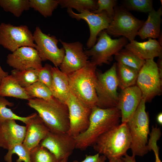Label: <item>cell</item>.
Listing matches in <instances>:
<instances>
[{
  "instance_id": "1f68e13d",
  "label": "cell",
  "mask_w": 162,
  "mask_h": 162,
  "mask_svg": "<svg viewBox=\"0 0 162 162\" xmlns=\"http://www.w3.org/2000/svg\"><path fill=\"white\" fill-rule=\"evenodd\" d=\"M30 162H58L59 161L52 153L40 145L30 151Z\"/></svg>"
},
{
  "instance_id": "d4e9b609",
  "label": "cell",
  "mask_w": 162,
  "mask_h": 162,
  "mask_svg": "<svg viewBox=\"0 0 162 162\" xmlns=\"http://www.w3.org/2000/svg\"><path fill=\"white\" fill-rule=\"evenodd\" d=\"M114 56L117 62L133 68L139 72L145 62V60L125 48L122 49Z\"/></svg>"
},
{
  "instance_id": "83f0119b",
  "label": "cell",
  "mask_w": 162,
  "mask_h": 162,
  "mask_svg": "<svg viewBox=\"0 0 162 162\" xmlns=\"http://www.w3.org/2000/svg\"><path fill=\"white\" fill-rule=\"evenodd\" d=\"M0 6L4 11L11 13L16 17L30 8L28 0H0Z\"/></svg>"
},
{
  "instance_id": "e575fe53",
  "label": "cell",
  "mask_w": 162,
  "mask_h": 162,
  "mask_svg": "<svg viewBox=\"0 0 162 162\" xmlns=\"http://www.w3.org/2000/svg\"><path fill=\"white\" fill-rule=\"evenodd\" d=\"M117 2L116 0H98L97 9L92 12L99 13L105 11L112 20L114 15V8L117 5Z\"/></svg>"
},
{
  "instance_id": "7a4b0ae2",
  "label": "cell",
  "mask_w": 162,
  "mask_h": 162,
  "mask_svg": "<svg viewBox=\"0 0 162 162\" xmlns=\"http://www.w3.org/2000/svg\"><path fill=\"white\" fill-rule=\"evenodd\" d=\"M28 105L36 110L50 132L67 133L69 127V112L66 105L53 97L44 100L32 98Z\"/></svg>"
},
{
  "instance_id": "603a6c76",
  "label": "cell",
  "mask_w": 162,
  "mask_h": 162,
  "mask_svg": "<svg viewBox=\"0 0 162 162\" xmlns=\"http://www.w3.org/2000/svg\"><path fill=\"white\" fill-rule=\"evenodd\" d=\"M0 96L28 100L32 98L11 75H8L2 80L0 85Z\"/></svg>"
},
{
  "instance_id": "ab89813d",
  "label": "cell",
  "mask_w": 162,
  "mask_h": 162,
  "mask_svg": "<svg viewBox=\"0 0 162 162\" xmlns=\"http://www.w3.org/2000/svg\"><path fill=\"white\" fill-rule=\"evenodd\" d=\"M108 159L109 162H125L123 157L112 158Z\"/></svg>"
},
{
  "instance_id": "f35d334b",
  "label": "cell",
  "mask_w": 162,
  "mask_h": 162,
  "mask_svg": "<svg viewBox=\"0 0 162 162\" xmlns=\"http://www.w3.org/2000/svg\"><path fill=\"white\" fill-rule=\"evenodd\" d=\"M8 75V73L3 70L0 65V85L3 79Z\"/></svg>"
},
{
  "instance_id": "4fadbf2b",
  "label": "cell",
  "mask_w": 162,
  "mask_h": 162,
  "mask_svg": "<svg viewBox=\"0 0 162 162\" xmlns=\"http://www.w3.org/2000/svg\"><path fill=\"white\" fill-rule=\"evenodd\" d=\"M67 12L72 18L77 20H84L88 24L90 32V36L86 44L88 49L91 48L95 45L99 33L106 29L112 20L105 11L95 13L86 10L77 14L74 12L72 9L68 8Z\"/></svg>"
},
{
  "instance_id": "7402d4cb",
  "label": "cell",
  "mask_w": 162,
  "mask_h": 162,
  "mask_svg": "<svg viewBox=\"0 0 162 162\" xmlns=\"http://www.w3.org/2000/svg\"><path fill=\"white\" fill-rule=\"evenodd\" d=\"M52 80L50 89L53 96L64 103L70 93L68 75L58 67H52Z\"/></svg>"
},
{
  "instance_id": "9a60e30c",
  "label": "cell",
  "mask_w": 162,
  "mask_h": 162,
  "mask_svg": "<svg viewBox=\"0 0 162 162\" xmlns=\"http://www.w3.org/2000/svg\"><path fill=\"white\" fill-rule=\"evenodd\" d=\"M65 50V55L59 67L60 70L68 74L84 67L88 57L83 50L82 44L79 41L67 43L60 39Z\"/></svg>"
},
{
  "instance_id": "484cf974",
  "label": "cell",
  "mask_w": 162,
  "mask_h": 162,
  "mask_svg": "<svg viewBox=\"0 0 162 162\" xmlns=\"http://www.w3.org/2000/svg\"><path fill=\"white\" fill-rule=\"evenodd\" d=\"M58 4L62 8H74L79 13L86 10L91 12L97 10V0H58Z\"/></svg>"
},
{
  "instance_id": "8fae6325",
  "label": "cell",
  "mask_w": 162,
  "mask_h": 162,
  "mask_svg": "<svg viewBox=\"0 0 162 162\" xmlns=\"http://www.w3.org/2000/svg\"><path fill=\"white\" fill-rule=\"evenodd\" d=\"M65 104L68 108L70 122L67 133L75 137L88 127L92 109L70 93Z\"/></svg>"
},
{
  "instance_id": "2e32d148",
  "label": "cell",
  "mask_w": 162,
  "mask_h": 162,
  "mask_svg": "<svg viewBox=\"0 0 162 162\" xmlns=\"http://www.w3.org/2000/svg\"><path fill=\"white\" fill-rule=\"evenodd\" d=\"M6 62L14 69L19 70L31 68L39 69L43 67L38 51L30 46L20 47L8 54Z\"/></svg>"
},
{
  "instance_id": "5b68a950",
  "label": "cell",
  "mask_w": 162,
  "mask_h": 162,
  "mask_svg": "<svg viewBox=\"0 0 162 162\" xmlns=\"http://www.w3.org/2000/svg\"><path fill=\"white\" fill-rule=\"evenodd\" d=\"M145 99L142 98L131 118L127 123L131 138L130 148L132 155L142 157L148 151L147 148L149 134V118L146 111Z\"/></svg>"
},
{
  "instance_id": "9c48e42d",
  "label": "cell",
  "mask_w": 162,
  "mask_h": 162,
  "mask_svg": "<svg viewBox=\"0 0 162 162\" xmlns=\"http://www.w3.org/2000/svg\"><path fill=\"white\" fill-rule=\"evenodd\" d=\"M162 76L153 58L145 60L139 72L136 83L146 102L161 94Z\"/></svg>"
},
{
  "instance_id": "3957f363",
  "label": "cell",
  "mask_w": 162,
  "mask_h": 162,
  "mask_svg": "<svg viewBox=\"0 0 162 162\" xmlns=\"http://www.w3.org/2000/svg\"><path fill=\"white\" fill-rule=\"evenodd\" d=\"M96 65L88 62L84 67L68 74L70 92L91 109L97 106Z\"/></svg>"
},
{
  "instance_id": "ba28073f",
  "label": "cell",
  "mask_w": 162,
  "mask_h": 162,
  "mask_svg": "<svg viewBox=\"0 0 162 162\" xmlns=\"http://www.w3.org/2000/svg\"><path fill=\"white\" fill-rule=\"evenodd\" d=\"M114 15L105 31L109 35L122 36L129 42L134 40L144 21L140 20L122 6H116Z\"/></svg>"
},
{
  "instance_id": "d6a6232c",
  "label": "cell",
  "mask_w": 162,
  "mask_h": 162,
  "mask_svg": "<svg viewBox=\"0 0 162 162\" xmlns=\"http://www.w3.org/2000/svg\"><path fill=\"white\" fill-rule=\"evenodd\" d=\"M122 2V6L128 11L148 13L154 9L152 0H124Z\"/></svg>"
},
{
  "instance_id": "52a82bcc",
  "label": "cell",
  "mask_w": 162,
  "mask_h": 162,
  "mask_svg": "<svg viewBox=\"0 0 162 162\" xmlns=\"http://www.w3.org/2000/svg\"><path fill=\"white\" fill-rule=\"evenodd\" d=\"M98 36L96 43L84 51L88 57H91V63L96 66H101L103 64H110L112 60V56L128 43V40L123 37L112 39L105 30L100 32Z\"/></svg>"
},
{
  "instance_id": "4316f807",
  "label": "cell",
  "mask_w": 162,
  "mask_h": 162,
  "mask_svg": "<svg viewBox=\"0 0 162 162\" xmlns=\"http://www.w3.org/2000/svg\"><path fill=\"white\" fill-rule=\"evenodd\" d=\"M38 69L32 68L22 70L14 69L11 71V75L24 88L38 81Z\"/></svg>"
},
{
  "instance_id": "f546056e",
  "label": "cell",
  "mask_w": 162,
  "mask_h": 162,
  "mask_svg": "<svg viewBox=\"0 0 162 162\" xmlns=\"http://www.w3.org/2000/svg\"><path fill=\"white\" fill-rule=\"evenodd\" d=\"M24 88L32 98H35L48 100L53 97L50 89L44 84L38 81Z\"/></svg>"
},
{
  "instance_id": "277c9868",
  "label": "cell",
  "mask_w": 162,
  "mask_h": 162,
  "mask_svg": "<svg viewBox=\"0 0 162 162\" xmlns=\"http://www.w3.org/2000/svg\"><path fill=\"white\" fill-rule=\"evenodd\" d=\"M131 141L127 123H122L100 136L93 146L98 153L109 159L125 155Z\"/></svg>"
},
{
  "instance_id": "8992f818",
  "label": "cell",
  "mask_w": 162,
  "mask_h": 162,
  "mask_svg": "<svg viewBox=\"0 0 162 162\" xmlns=\"http://www.w3.org/2000/svg\"><path fill=\"white\" fill-rule=\"evenodd\" d=\"M116 63L102 73L96 70V92L97 97L96 106L102 109L117 107L118 104V86L116 72Z\"/></svg>"
},
{
  "instance_id": "8d00e7d4",
  "label": "cell",
  "mask_w": 162,
  "mask_h": 162,
  "mask_svg": "<svg viewBox=\"0 0 162 162\" xmlns=\"http://www.w3.org/2000/svg\"><path fill=\"white\" fill-rule=\"evenodd\" d=\"M106 158L104 156L98 153L94 155H86L85 158L81 162H106ZM72 162H79L74 160Z\"/></svg>"
},
{
  "instance_id": "7c38bea8",
  "label": "cell",
  "mask_w": 162,
  "mask_h": 162,
  "mask_svg": "<svg viewBox=\"0 0 162 162\" xmlns=\"http://www.w3.org/2000/svg\"><path fill=\"white\" fill-rule=\"evenodd\" d=\"M37 50L42 61L49 60L58 67L62 63L65 52L64 48H58V40L55 36L44 33L37 27L33 34Z\"/></svg>"
},
{
  "instance_id": "5bb4252c",
  "label": "cell",
  "mask_w": 162,
  "mask_h": 162,
  "mask_svg": "<svg viewBox=\"0 0 162 162\" xmlns=\"http://www.w3.org/2000/svg\"><path fill=\"white\" fill-rule=\"evenodd\" d=\"M39 145L47 148L59 161L68 158L76 148L74 137L67 133H55L50 132Z\"/></svg>"
},
{
  "instance_id": "e0dca14e",
  "label": "cell",
  "mask_w": 162,
  "mask_h": 162,
  "mask_svg": "<svg viewBox=\"0 0 162 162\" xmlns=\"http://www.w3.org/2000/svg\"><path fill=\"white\" fill-rule=\"evenodd\" d=\"M142 99L141 92L136 85L122 90L118 95L117 107L121 112L122 123H127L130 119Z\"/></svg>"
},
{
  "instance_id": "d590c367",
  "label": "cell",
  "mask_w": 162,
  "mask_h": 162,
  "mask_svg": "<svg viewBox=\"0 0 162 162\" xmlns=\"http://www.w3.org/2000/svg\"><path fill=\"white\" fill-rule=\"evenodd\" d=\"M52 66L47 63L44 67L38 69V81L42 83L50 89L51 88L52 80L51 73Z\"/></svg>"
},
{
  "instance_id": "7bdbcfd3",
  "label": "cell",
  "mask_w": 162,
  "mask_h": 162,
  "mask_svg": "<svg viewBox=\"0 0 162 162\" xmlns=\"http://www.w3.org/2000/svg\"><path fill=\"white\" fill-rule=\"evenodd\" d=\"M68 158H65L59 161L58 162H68Z\"/></svg>"
},
{
  "instance_id": "60d3db41",
  "label": "cell",
  "mask_w": 162,
  "mask_h": 162,
  "mask_svg": "<svg viewBox=\"0 0 162 162\" xmlns=\"http://www.w3.org/2000/svg\"><path fill=\"white\" fill-rule=\"evenodd\" d=\"M157 121L160 125L162 124V113L160 112L159 113L157 117Z\"/></svg>"
},
{
  "instance_id": "d6986e66",
  "label": "cell",
  "mask_w": 162,
  "mask_h": 162,
  "mask_svg": "<svg viewBox=\"0 0 162 162\" xmlns=\"http://www.w3.org/2000/svg\"><path fill=\"white\" fill-rule=\"evenodd\" d=\"M32 114L26 124V132L22 143L30 151L39 145L50 132L38 113Z\"/></svg>"
},
{
  "instance_id": "ffe728a7",
  "label": "cell",
  "mask_w": 162,
  "mask_h": 162,
  "mask_svg": "<svg viewBox=\"0 0 162 162\" xmlns=\"http://www.w3.org/2000/svg\"><path fill=\"white\" fill-rule=\"evenodd\" d=\"M125 48L145 60L162 57V47L155 39L148 38L143 42L135 40L128 43Z\"/></svg>"
},
{
  "instance_id": "836d02e7",
  "label": "cell",
  "mask_w": 162,
  "mask_h": 162,
  "mask_svg": "<svg viewBox=\"0 0 162 162\" xmlns=\"http://www.w3.org/2000/svg\"><path fill=\"white\" fill-rule=\"evenodd\" d=\"M14 154H16L19 158L16 162H30V150L23 143L16 144L8 150L4 157L6 162H12V156Z\"/></svg>"
},
{
  "instance_id": "30bf717a",
  "label": "cell",
  "mask_w": 162,
  "mask_h": 162,
  "mask_svg": "<svg viewBox=\"0 0 162 162\" xmlns=\"http://www.w3.org/2000/svg\"><path fill=\"white\" fill-rule=\"evenodd\" d=\"M33 34L26 25L15 26L10 24H0V45L14 52L22 46L36 48Z\"/></svg>"
},
{
  "instance_id": "74e56055",
  "label": "cell",
  "mask_w": 162,
  "mask_h": 162,
  "mask_svg": "<svg viewBox=\"0 0 162 162\" xmlns=\"http://www.w3.org/2000/svg\"><path fill=\"white\" fill-rule=\"evenodd\" d=\"M124 156L123 158L125 162H136L135 156L133 155L129 156L126 154Z\"/></svg>"
},
{
  "instance_id": "44dd1931",
  "label": "cell",
  "mask_w": 162,
  "mask_h": 162,
  "mask_svg": "<svg viewBox=\"0 0 162 162\" xmlns=\"http://www.w3.org/2000/svg\"><path fill=\"white\" fill-rule=\"evenodd\" d=\"M147 19L138 32L137 35L142 40L158 38L161 32L162 6L156 10L153 9L149 12Z\"/></svg>"
},
{
  "instance_id": "ac0fdd59",
  "label": "cell",
  "mask_w": 162,
  "mask_h": 162,
  "mask_svg": "<svg viewBox=\"0 0 162 162\" xmlns=\"http://www.w3.org/2000/svg\"><path fill=\"white\" fill-rule=\"evenodd\" d=\"M26 130V126L17 124L14 119L0 121V147L8 150L22 143Z\"/></svg>"
},
{
  "instance_id": "b9f144b4",
  "label": "cell",
  "mask_w": 162,
  "mask_h": 162,
  "mask_svg": "<svg viewBox=\"0 0 162 162\" xmlns=\"http://www.w3.org/2000/svg\"><path fill=\"white\" fill-rule=\"evenodd\" d=\"M158 40L159 44L162 46V32H161L160 34V35L158 38Z\"/></svg>"
},
{
  "instance_id": "cb8c5ba5",
  "label": "cell",
  "mask_w": 162,
  "mask_h": 162,
  "mask_svg": "<svg viewBox=\"0 0 162 162\" xmlns=\"http://www.w3.org/2000/svg\"><path fill=\"white\" fill-rule=\"evenodd\" d=\"M116 75L118 86L121 90L134 86L136 82L139 71L121 63H116Z\"/></svg>"
},
{
  "instance_id": "f1b7e54d",
  "label": "cell",
  "mask_w": 162,
  "mask_h": 162,
  "mask_svg": "<svg viewBox=\"0 0 162 162\" xmlns=\"http://www.w3.org/2000/svg\"><path fill=\"white\" fill-rule=\"evenodd\" d=\"M14 104L10 102L4 97L0 96V121H3L8 119H14L21 121L26 124L32 117V114L26 117H21L14 113L11 109L7 106L12 107Z\"/></svg>"
},
{
  "instance_id": "6da1fadb",
  "label": "cell",
  "mask_w": 162,
  "mask_h": 162,
  "mask_svg": "<svg viewBox=\"0 0 162 162\" xmlns=\"http://www.w3.org/2000/svg\"><path fill=\"white\" fill-rule=\"evenodd\" d=\"M121 112L117 107L102 109L95 106L92 109L87 129L74 137L76 148L84 150L93 146L98 138L119 125Z\"/></svg>"
},
{
  "instance_id": "4dcf8cb0",
  "label": "cell",
  "mask_w": 162,
  "mask_h": 162,
  "mask_svg": "<svg viewBox=\"0 0 162 162\" xmlns=\"http://www.w3.org/2000/svg\"><path fill=\"white\" fill-rule=\"evenodd\" d=\"M30 8L38 11L45 17L51 16L59 5L58 0H29Z\"/></svg>"
}]
</instances>
